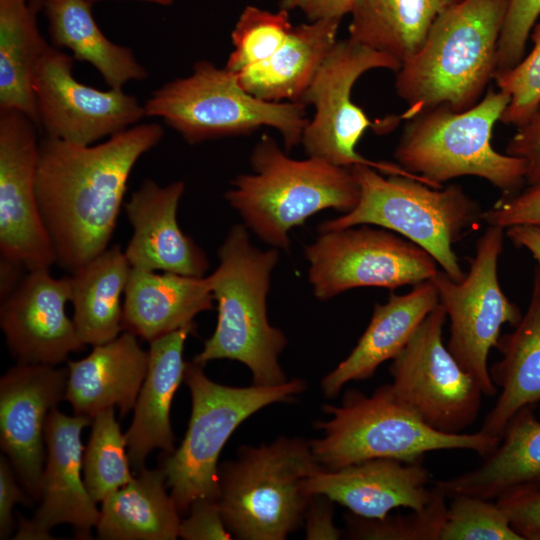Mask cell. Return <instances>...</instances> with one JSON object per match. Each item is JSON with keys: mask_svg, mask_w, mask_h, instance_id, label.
I'll list each match as a JSON object with an SVG mask.
<instances>
[{"mask_svg": "<svg viewBox=\"0 0 540 540\" xmlns=\"http://www.w3.org/2000/svg\"><path fill=\"white\" fill-rule=\"evenodd\" d=\"M446 312L439 303L390 365L396 396L425 423L448 434L464 433L477 419L484 395L443 342Z\"/></svg>", "mask_w": 540, "mask_h": 540, "instance_id": "14", "label": "cell"}, {"mask_svg": "<svg viewBox=\"0 0 540 540\" xmlns=\"http://www.w3.org/2000/svg\"><path fill=\"white\" fill-rule=\"evenodd\" d=\"M460 0H356L349 38L401 64L424 42L436 19Z\"/></svg>", "mask_w": 540, "mask_h": 540, "instance_id": "32", "label": "cell"}, {"mask_svg": "<svg viewBox=\"0 0 540 540\" xmlns=\"http://www.w3.org/2000/svg\"><path fill=\"white\" fill-rule=\"evenodd\" d=\"M532 48L515 66L494 76L496 87L509 97L501 123L519 128L540 104V21L531 33Z\"/></svg>", "mask_w": 540, "mask_h": 540, "instance_id": "38", "label": "cell"}, {"mask_svg": "<svg viewBox=\"0 0 540 540\" xmlns=\"http://www.w3.org/2000/svg\"><path fill=\"white\" fill-rule=\"evenodd\" d=\"M507 0H460L442 13L420 48L396 72L403 118L445 107L464 111L484 96L496 72Z\"/></svg>", "mask_w": 540, "mask_h": 540, "instance_id": "2", "label": "cell"}, {"mask_svg": "<svg viewBox=\"0 0 540 540\" xmlns=\"http://www.w3.org/2000/svg\"><path fill=\"white\" fill-rule=\"evenodd\" d=\"M356 0H280V9H299L311 21L339 19L351 14Z\"/></svg>", "mask_w": 540, "mask_h": 540, "instance_id": "46", "label": "cell"}, {"mask_svg": "<svg viewBox=\"0 0 540 540\" xmlns=\"http://www.w3.org/2000/svg\"><path fill=\"white\" fill-rule=\"evenodd\" d=\"M189 516L181 520L179 537L185 540L232 539L216 500L201 498L190 506Z\"/></svg>", "mask_w": 540, "mask_h": 540, "instance_id": "41", "label": "cell"}, {"mask_svg": "<svg viewBox=\"0 0 540 540\" xmlns=\"http://www.w3.org/2000/svg\"><path fill=\"white\" fill-rule=\"evenodd\" d=\"M38 7L27 0H0V110H17L36 126L33 74L48 46L38 30Z\"/></svg>", "mask_w": 540, "mask_h": 540, "instance_id": "33", "label": "cell"}, {"mask_svg": "<svg viewBox=\"0 0 540 540\" xmlns=\"http://www.w3.org/2000/svg\"><path fill=\"white\" fill-rule=\"evenodd\" d=\"M301 102H269L243 89L237 75L209 61L190 76L164 84L145 102L146 116L160 117L188 143L276 129L287 151L301 143L309 122Z\"/></svg>", "mask_w": 540, "mask_h": 540, "instance_id": "9", "label": "cell"}, {"mask_svg": "<svg viewBox=\"0 0 540 540\" xmlns=\"http://www.w3.org/2000/svg\"><path fill=\"white\" fill-rule=\"evenodd\" d=\"M90 423L89 417L70 416L56 408L49 413L45 426L47 456L40 484L41 503L31 518L20 516L13 539H52L50 530L59 524H70L81 538H90L100 513L85 486L82 472L81 433Z\"/></svg>", "mask_w": 540, "mask_h": 540, "instance_id": "17", "label": "cell"}, {"mask_svg": "<svg viewBox=\"0 0 540 540\" xmlns=\"http://www.w3.org/2000/svg\"><path fill=\"white\" fill-rule=\"evenodd\" d=\"M276 248L262 251L250 242L247 227L234 225L218 250V266L208 276L217 303V324L193 362L234 360L251 372L254 385L275 386L287 377L279 356L287 344L284 333L267 316V296Z\"/></svg>", "mask_w": 540, "mask_h": 540, "instance_id": "3", "label": "cell"}, {"mask_svg": "<svg viewBox=\"0 0 540 540\" xmlns=\"http://www.w3.org/2000/svg\"><path fill=\"white\" fill-rule=\"evenodd\" d=\"M27 270L22 264L1 257L0 260V301L10 296L20 285Z\"/></svg>", "mask_w": 540, "mask_h": 540, "instance_id": "48", "label": "cell"}, {"mask_svg": "<svg viewBox=\"0 0 540 540\" xmlns=\"http://www.w3.org/2000/svg\"><path fill=\"white\" fill-rule=\"evenodd\" d=\"M482 220L487 225L504 229L516 225L540 227V185L527 186L517 193L502 196L483 211Z\"/></svg>", "mask_w": 540, "mask_h": 540, "instance_id": "40", "label": "cell"}, {"mask_svg": "<svg viewBox=\"0 0 540 540\" xmlns=\"http://www.w3.org/2000/svg\"><path fill=\"white\" fill-rule=\"evenodd\" d=\"M504 231V228L488 225L476 243L469 270L460 282L441 269L430 279L450 320L446 346L489 397L499 390L488 368L490 350L496 347L502 326L509 324L514 328L523 316L505 295L498 280Z\"/></svg>", "mask_w": 540, "mask_h": 540, "instance_id": "12", "label": "cell"}, {"mask_svg": "<svg viewBox=\"0 0 540 540\" xmlns=\"http://www.w3.org/2000/svg\"><path fill=\"white\" fill-rule=\"evenodd\" d=\"M203 367L187 363L184 381L192 409L185 436L177 449L165 454L160 468L180 513L201 498L218 496V459L232 433L262 408L295 400L306 389L301 379L275 386L231 387L206 376Z\"/></svg>", "mask_w": 540, "mask_h": 540, "instance_id": "10", "label": "cell"}, {"mask_svg": "<svg viewBox=\"0 0 540 540\" xmlns=\"http://www.w3.org/2000/svg\"><path fill=\"white\" fill-rule=\"evenodd\" d=\"M195 324L184 326L150 342L149 363L134 405V415L125 433L131 466L140 471L154 449L164 454L174 450L170 421L174 395L184 380L187 363L184 344Z\"/></svg>", "mask_w": 540, "mask_h": 540, "instance_id": "24", "label": "cell"}, {"mask_svg": "<svg viewBox=\"0 0 540 540\" xmlns=\"http://www.w3.org/2000/svg\"><path fill=\"white\" fill-rule=\"evenodd\" d=\"M35 129L23 113L0 110V253L27 271L57 263L37 201Z\"/></svg>", "mask_w": 540, "mask_h": 540, "instance_id": "16", "label": "cell"}, {"mask_svg": "<svg viewBox=\"0 0 540 540\" xmlns=\"http://www.w3.org/2000/svg\"><path fill=\"white\" fill-rule=\"evenodd\" d=\"M451 499L439 540H524L496 501L468 495Z\"/></svg>", "mask_w": 540, "mask_h": 540, "instance_id": "37", "label": "cell"}, {"mask_svg": "<svg viewBox=\"0 0 540 540\" xmlns=\"http://www.w3.org/2000/svg\"><path fill=\"white\" fill-rule=\"evenodd\" d=\"M91 424L82 457V472L89 494L98 503L128 484L133 476L126 452V437L115 418L114 407L95 414Z\"/></svg>", "mask_w": 540, "mask_h": 540, "instance_id": "34", "label": "cell"}, {"mask_svg": "<svg viewBox=\"0 0 540 540\" xmlns=\"http://www.w3.org/2000/svg\"><path fill=\"white\" fill-rule=\"evenodd\" d=\"M131 265L120 245L71 272L72 320L84 345L107 343L123 331V304Z\"/></svg>", "mask_w": 540, "mask_h": 540, "instance_id": "29", "label": "cell"}, {"mask_svg": "<svg viewBox=\"0 0 540 540\" xmlns=\"http://www.w3.org/2000/svg\"><path fill=\"white\" fill-rule=\"evenodd\" d=\"M90 1H98V0H90ZM142 1L153 2L160 5H170L173 3V0H142Z\"/></svg>", "mask_w": 540, "mask_h": 540, "instance_id": "49", "label": "cell"}, {"mask_svg": "<svg viewBox=\"0 0 540 540\" xmlns=\"http://www.w3.org/2000/svg\"><path fill=\"white\" fill-rule=\"evenodd\" d=\"M428 505L409 514L367 519L354 514L347 517L348 535L359 540H439L447 513L446 496L435 486Z\"/></svg>", "mask_w": 540, "mask_h": 540, "instance_id": "36", "label": "cell"}, {"mask_svg": "<svg viewBox=\"0 0 540 540\" xmlns=\"http://www.w3.org/2000/svg\"><path fill=\"white\" fill-rule=\"evenodd\" d=\"M509 102L507 94L489 88L482 99L464 111L439 107L409 118L394 157L402 168L435 187L462 176L482 178L502 192L520 191L525 162L497 152L492 132Z\"/></svg>", "mask_w": 540, "mask_h": 540, "instance_id": "8", "label": "cell"}, {"mask_svg": "<svg viewBox=\"0 0 540 540\" xmlns=\"http://www.w3.org/2000/svg\"><path fill=\"white\" fill-rule=\"evenodd\" d=\"M305 258L319 300L360 287L414 286L439 270L435 259L415 243L385 228L364 225L320 232L306 246Z\"/></svg>", "mask_w": 540, "mask_h": 540, "instance_id": "13", "label": "cell"}, {"mask_svg": "<svg viewBox=\"0 0 540 540\" xmlns=\"http://www.w3.org/2000/svg\"><path fill=\"white\" fill-rule=\"evenodd\" d=\"M292 27L285 9L270 12L247 6L232 31L234 49L225 67L237 74L267 60L283 44Z\"/></svg>", "mask_w": 540, "mask_h": 540, "instance_id": "35", "label": "cell"}, {"mask_svg": "<svg viewBox=\"0 0 540 540\" xmlns=\"http://www.w3.org/2000/svg\"><path fill=\"white\" fill-rule=\"evenodd\" d=\"M73 56L47 46L33 74L39 125L47 135L78 145H92L138 123L144 105L122 89L99 90L77 81Z\"/></svg>", "mask_w": 540, "mask_h": 540, "instance_id": "15", "label": "cell"}, {"mask_svg": "<svg viewBox=\"0 0 540 540\" xmlns=\"http://www.w3.org/2000/svg\"><path fill=\"white\" fill-rule=\"evenodd\" d=\"M163 135L160 125L149 123L95 145L49 136L40 141L37 201L59 265L73 272L108 248L129 176Z\"/></svg>", "mask_w": 540, "mask_h": 540, "instance_id": "1", "label": "cell"}, {"mask_svg": "<svg viewBox=\"0 0 540 540\" xmlns=\"http://www.w3.org/2000/svg\"><path fill=\"white\" fill-rule=\"evenodd\" d=\"M149 354L138 337L124 331L115 339L93 346L90 354L67 361L65 400L76 415L92 417L115 406L120 416L134 408L148 371Z\"/></svg>", "mask_w": 540, "mask_h": 540, "instance_id": "22", "label": "cell"}, {"mask_svg": "<svg viewBox=\"0 0 540 540\" xmlns=\"http://www.w3.org/2000/svg\"><path fill=\"white\" fill-rule=\"evenodd\" d=\"M400 67L394 57L349 37L337 40L300 100L315 109L301 140L305 153L334 165H368L384 174L411 177L431 185L397 163L372 161L356 151L365 131L375 126L352 101L353 86L370 70L388 69L396 73Z\"/></svg>", "mask_w": 540, "mask_h": 540, "instance_id": "11", "label": "cell"}, {"mask_svg": "<svg viewBox=\"0 0 540 540\" xmlns=\"http://www.w3.org/2000/svg\"><path fill=\"white\" fill-rule=\"evenodd\" d=\"M68 277L50 268L28 271L16 290L1 301L0 326L11 355L21 364L58 365L84 346L65 311Z\"/></svg>", "mask_w": 540, "mask_h": 540, "instance_id": "19", "label": "cell"}, {"mask_svg": "<svg viewBox=\"0 0 540 540\" xmlns=\"http://www.w3.org/2000/svg\"><path fill=\"white\" fill-rule=\"evenodd\" d=\"M90 0H46L45 14L56 48H67L73 58L90 63L110 88L147 77L131 49L111 42L98 27Z\"/></svg>", "mask_w": 540, "mask_h": 540, "instance_id": "31", "label": "cell"}, {"mask_svg": "<svg viewBox=\"0 0 540 540\" xmlns=\"http://www.w3.org/2000/svg\"><path fill=\"white\" fill-rule=\"evenodd\" d=\"M161 468L138 471L136 477L101 503L96 524L104 540H174L180 512L166 490Z\"/></svg>", "mask_w": 540, "mask_h": 540, "instance_id": "30", "label": "cell"}, {"mask_svg": "<svg viewBox=\"0 0 540 540\" xmlns=\"http://www.w3.org/2000/svg\"><path fill=\"white\" fill-rule=\"evenodd\" d=\"M506 154L525 162V184L540 185V104L529 118L509 139Z\"/></svg>", "mask_w": 540, "mask_h": 540, "instance_id": "42", "label": "cell"}, {"mask_svg": "<svg viewBox=\"0 0 540 540\" xmlns=\"http://www.w3.org/2000/svg\"><path fill=\"white\" fill-rule=\"evenodd\" d=\"M67 368L21 364L0 379V444L29 496L40 499L49 413L65 399Z\"/></svg>", "mask_w": 540, "mask_h": 540, "instance_id": "18", "label": "cell"}, {"mask_svg": "<svg viewBox=\"0 0 540 540\" xmlns=\"http://www.w3.org/2000/svg\"><path fill=\"white\" fill-rule=\"evenodd\" d=\"M433 486L446 497L475 496L487 500L540 490V420L530 406L507 423L500 443L477 468Z\"/></svg>", "mask_w": 540, "mask_h": 540, "instance_id": "25", "label": "cell"}, {"mask_svg": "<svg viewBox=\"0 0 540 540\" xmlns=\"http://www.w3.org/2000/svg\"><path fill=\"white\" fill-rule=\"evenodd\" d=\"M332 501L321 495L311 497L305 513V538L308 540H337L340 530L333 520Z\"/></svg>", "mask_w": 540, "mask_h": 540, "instance_id": "45", "label": "cell"}, {"mask_svg": "<svg viewBox=\"0 0 540 540\" xmlns=\"http://www.w3.org/2000/svg\"><path fill=\"white\" fill-rule=\"evenodd\" d=\"M505 230L513 244L529 251L540 266V227L516 225Z\"/></svg>", "mask_w": 540, "mask_h": 540, "instance_id": "47", "label": "cell"}, {"mask_svg": "<svg viewBox=\"0 0 540 540\" xmlns=\"http://www.w3.org/2000/svg\"><path fill=\"white\" fill-rule=\"evenodd\" d=\"M251 174H240L225 199L259 239L288 250L289 232L324 209L347 213L359 200L351 171L318 157L290 158L269 135L253 148Z\"/></svg>", "mask_w": 540, "mask_h": 540, "instance_id": "4", "label": "cell"}, {"mask_svg": "<svg viewBox=\"0 0 540 540\" xmlns=\"http://www.w3.org/2000/svg\"><path fill=\"white\" fill-rule=\"evenodd\" d=\"M213 301L208 276L132 268L124 293L123 331L150 343L193 324L196 315L213 307Z\"/></svg>", "mask_w": 540, "mask_h": 540, "instance_id": "26", "label": "cell"}, {"mask_svg": "<svg viewBox=\"0 0 540 540\" xmlns=\"http://www.w3.org/2000/svg\"><path fill=\"white\" fill-rule=\"evenodd\" d=\"M351 171L360 191L357 205L321 223L320 232L359 225L382 227L423 248L454 281L465 277L453 245L483 222V211L461 186L434 188L411 177H384L363 164L353 165Z\"/></svg>", "mask_w": 540, "mask_h": 540, "instance_id": "6", "label": "cell"}, {"mask_svg": "<svg viewBox=\"0 0 540 540\" xmlns=\"http://www.w3.org/2000/svg\"><path fill=\"white\" fill-rule=\"evenodd\" d=\"M340 22L320 19L292 27L270 58L236 74L240 85L264 101L300 102L337 42Z\"/></svg>", "mask_w": 540, "mask_h": 540, "instance_id": "28", "label": "cell"}, {"mask_svg": "<svg viewBox=\"0 0 540 540\" xmlns=\"http://www.w3.org/2000/svg\"><path fill=\"white\" fill-rule=\"evenodd\" d=\"M14 468L5 457H0V538L6 539L14 529L13 509L17 503L29 505V499L19 487Z\"/></svg>", "mask_w": 540, "mask_h": 540, "instance_id": "44", "label": "cell"}, {"mask_svg": "<svg viewBox=\"0 0 540 540\" xmlns=\"http://www.w3.org/2000/svg\"><path fill=\"white\" fill-rule=\"evenodd\" d=\"M496 502L524 540H540V490L508 495Z\"/></svg>", "mask_w": 540, "mask_h": 540, "instance_id": "43", "label": "cell"}, {"mask_svg": "<svg viewBox=\"0 0 540 540\" xmlns=\"http://www.w3.org/2000/svg\"><path fill=\"white\" fill-rule=\"evenodd\" d=\"M322 469L303 438L240 447L218 468L215 500L227 529L240 540L286 539L304 522L312 497L305 480Z\"/></svg>", "mask_w": 540, "mask_h": 540, "instance_id": "7", "label": "cell"}, {"mask_svg": "<svg viewBox=\"0 0 540 540\" xmlns=\"http://www.w3.org/2000/svg\"><path fill=\"white\" fill-rule=\"evenodd\" d=\"M496 348L501 359L489 372L500 393L480 431L501 438L516 412L540 401V266L525 314L512 332L500 336Z\"/></svg>", "mask_w": 540, "mask_h": 540, "instance_id": "27", "label": "cell"}, {"mask_svg": "<svg viewBox=\"0 0 540 540\" xmlns=\"http://www.w3.org/2000/svg\"><path fill=\"white\" fill-rule=\"evenodd\" d=\"M183 181L160 186L146 179L124 204L132 236L124 250L132 268L202 277L209 268L206 253L177 221Z\"/></svg>", "mask_w": 540, "mask_h": 540, "instance_id": "21", "label": "cell"}, {"mask_svg": "<svg viewBox=\"0 0 540 540\" xmlns=\"http://www.w3.org/2000/svg\"><path fill=\"white\" fill-rule=\"evenodd\" d=\"M539 18L540 0H507L495 74L512 68L523 59L530 33Z\"/></svg>", "mask_w": 540, "mask_h": 540, "instance_id": "39", "label": "cell"}, {"mask_svg": "<svg viewBox=\"0 0 540 540\" xmlns=\"http://www.w3.org/2000/svg\"><path fill=\"white\" fill-rule=\"evenodd\" d=\"M439 303L431 280L414 285L403 295L391 293L383 304L375 303L371 320L356 346L322 379L323 394L336 397L346 383L372 377L382 363L401 353Z\"/></svg>", "mask_w": 540, "mask_h": 540, "instance_id": "23", "label": "cell"}, {"mask_svg": "<svg viewBox=\"0 0 540 540\" xmlns=\"http://www.w3.org/2000/svg\"><path fill=\"white\" fill-rule=\"evenodd\" d=\"M429 471L422 460L369 459L337 470L322 469L304 482L310 495H321L367 519H383L398 507L419 511L432 500Z\"/></svg>", "mask_w": 540, "mask_h": 540, "instance_id": "20", "label": "cell"}, {"mask_svg": "<svg viewBox=\"0 0 540 540\" xmlns=\"http://www.w3.org/2000/svg\"><path fill=\"white\" fill-rule=\"evenodd\" d=\"M322 410L330 418L315 422L322 435L309 443L327 470L377 458L412 462L438 450H470L485 458L501 440L480 430L448 434L432 428L396 396L390 384L379 386L370 396L349 389L340 405L326 404Z\"/></svg>", "mask_w": 540, "mask_h": 540, "instance_id": "5", "label": "cell"}]
</instances>
